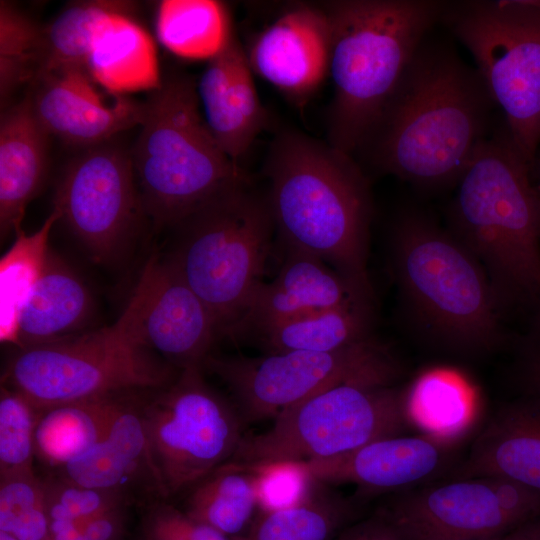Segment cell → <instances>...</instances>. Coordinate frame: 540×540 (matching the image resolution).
Returning a JSON list of instances; mask_svg holds the SVG:
<instances>
[{"label": "cell", "instance_id": "ee69618b", "mask_svg": "<svg viewBox=\"0 0 540 540\" xmlns=\"http://www.w3.org/2000/svg\"><path fill=\"white\" fill-rule=\"evenodd\" d=\"M533 180L540 196V152H538L532 167Z\"/></svg>", "mask_w": 540, "mask_h": 540}, {"label": "cell", "instance_id": "f1b7e54d", "mask_svg": "<svg viewBox=\"0 0 540 540\" xmlns=\"http://www.w3.org/2000/svg\"><path fill=\"white\" fill-rule=\"evenodd\" d=\"M233 27L226 6L211 0H163L156 13L161 44L187 59H210L226 42Z\"/></svg>", "mask_w": 540, "mask_h": 540}, {"label": "cell", "instance_id": "ffe728a7", "mask_svg": "<svg viewBox=\"0 0 540 540\" xmlns=\"http://www.w3.org/2000/svg\"><path fill=\"white\" fill-rule=\"evenodd\" d=\"M197 94L210 132L239 164L268 125L269 116L258 97L246 51L233 30L208 59L197 82Z\"/></svg>", "mask_w": 540, "mask_h": 540}, {"label": "cell", "instance_id": "836d02e7", "mask_svg": "<svg viewBox=\"0 0 540 540\" xmlns=\"http://www.w3.org/2000/svg\"><path fill=\"white\" fill-rule=\"evenodd\" d=\"M0 531L17 540H51L42 480L34 471L0 477Z\"/></svg>", "mask_w": 540, "mask_h": 540}, {"label": "cell", "instance_id": "f6af8a7d", "mask_svg": "<svg viewBox=\"0 0 540 540\" xmlns=\"http://www.w3.org/2000/svg\"><path fill=\"white\" fill-rule=\"evenodd\" d=\"M0 540H17L11 535L0 531Z\"/></svg>", "mask_w": 540, "mask_h": 540}, {"label": "cell", "instance_id": "d6a6232c", "mask_svg": "<svg viewBox=\"0 0 540 540\" xmlns=\"http://www.w3.org/2000/svg\"><path fill=\"white\" fill-rule=\"evenodd\" d=\"M42 27L8 1H0V94L32 82L40 64Z\"/></svg>", "mask_w": 540, "mask_h": 540}, {"label": "cell", "instance_id": "44dd1931", "mask_svg": "<svg viewBox=\"0 0 540 540\" xmlns=\"http://www.w3.org/2000/svg\"><path fill=\"white\" fill-rule=\"evenodd\" d=\"M454 477H497L540 493V397L522 395L503 406Z\"/></svg>", "mask_w": 540, "mask_h": 540}, {"label": "cell", "instance_id": "d4e9b609", "mask_svg": "<svg viewBox=\"0 0 540 540\" xmlns=\"http://www.w3.org/2000/svg\"><path fill=\"white\" fill-rule=\"evenodd\" d=\"M183 511L195 520L235 537H246L260 506L259 471L228 461L189 490Z\"/></svg>", "mask_w": 540, "mask_h": 540}, {"label": "cell", "instance_id": "5bb4252c", "mask_svg": "<svg viewBox=\"0 0 540 540\" xmlns=\"http://www.w3.org/2000/svg\"><path fill=\"white\" fill-rule=\"evenodd\" d=\"M410 540H473L540 518V493L497 477L459 478L407 491L382 508Z\"/></svg>", "mask_w": 540, "mask_h": 540}, {"label": "cell", "instance_id": "cb8c5ba5", "mask_svg": "<svg viewBox=\"0 0 540 540\" xmlns=\"http://www.w3.org/2000/svg\"><path fill=\"white\" fill-rule=\"evenodd\" d=\"M87 69L113 95L155 91L162 78L154 41L130 14L112 13L98 24Z\"/></svg>", "mask_w": 540, "mask_h": 540}, {"label": "cell", "instance_id": "d6986e66", "mask_svg": "<svg viewBox=\"0 0 540 540\" xmlns=\"http://www.w3.org/2000/svg\"><path fill=\"white\" fill-rule=\"evenodd\" d=\"M373 299L317 257L287 250L277 276L262 282L253 294L232 338L258 333L317 311Z\"/></svg>", "mask_w": 540, "mask_h": 540}, {"label": "cell", "instance_id": "ac0fdd59", "mask_svg": "<svg viewBox=\"0 0 540 540\" xmlns=\"http://www.w3.org/2000/svg\"><path fill=\"white\" fill-rule=\"evenodd\" d=\"M456 444L425 434L391 436L345 454L314 459L300 465L316 483H352L364 491L412 487L442 471Z\"/></svg>", "mask_w": 540, "mask_h": 540}, {"label": "cell", "instance_id": "b9f144b4", "mask_svg": "<svg viewBox=\"0 0 540 540\" xmlns=\"http://www.w3.org/2000/svg\"><path fill=\"white\" fill-rule=\"evenodd\" d=\"M126 507L117 506L81 522L77 540H119L125 528Z\"/></svg>", "mask_w": 540, "mask_h": 540}, {"label": "cell", "instance_id": "3957f363", "mask_svg": "<svg viewBox=\"0 0 540 540\" xmlns=\"http://www.w3.org/2000/svg\"><path fill=\"white\" fill-rule=\"evenodd\" d=\"M264 173L275 231L286 249L317 257L372 291L367 272L372 199L353 157L285 129L270 145Z\"/></svg>", "mask_w": 540, "mask_h": 540}, {"label": "cell", "instance_id": "2e32d148", "mask_svg": "<svg viewBox=\"0 0 540 540\" xmlns=\"http://www.w3.org/2000/svg\"><path fill=\"white\" fill-rule=\"evenodd\" d=\"M26 98L40 125L63 142L92 147L141 125L145 102L118 95L108 103L87 68L65 67L34 79Z\"/></svg>", "mask_w": 540, "mask_h": 540}, {"label": "cell", "instance_id": "603a6c76", "mask_svg": "<svg viewBox=\"0 0 540 540\" xmlns=\"http://www.w3.org/2000/svg\"><path fill=\"white\" fill-rule=\"evenodd\" d=\"M93 313L94 299L82 277L50 249L45 270L21 312L16 347L84 333Z\"/></svg>", "mask_w": 540, "mask_h": 540}, {"label": "cell", "instance_id": "7c38bea8", "mask_svg": "<svg viewBox=\"0 0 540 540\" xmlns=\"http://www.w3.org/2000/svg\"><path fill=\"white\" fill-rule=\"evenodd\" d=\"M203 369L227 385L244 423L274 419L288 407L335 385L389 386L399 375L395 357L371 337L334 351H288L260 357L209 355Z\"/></svg>", "mask_w": 540, "mask_h": 540}, {"label": "cell", "instance_id": "52a82bcc", "mask_svg": "<svg viewBox=\"0 0 540 540\" xmlns=\"http://www.w3.org/2000/svg\"><path fill=\"white\" fill-rule=\"evenodd\" d=\"M140 298L133 294L107 327L43 345L18 349L2 382L37 409L169 386L180 370L143 342Z\"/></svg>", "mask_w": 540, "mask_h": 540}, {"label": "cell", "instance_id": "60d3db41", "mask_svg": "<svg viewBox=\"0 0 540 540\" xmlns=\"http://www.w3.org/2000/svg\"><path fill=\"white\" fill-rule=\"evenodd\" d=\"M334 540H410L382 508L371 517L345 527Z\"/></svg>", "mask_w": 540, "mask_h": 540}, {"label": "cell", "instance_id": "f546056e", "mask_svg": "<svg viewBox=\"0 0 540 540\" xmlns=\"http://www.w3.org/2000/svg\"><path fill=\"white\" fill-rule=\"evenodd\" d=\"M60 215L53 209L32 234L22 230L0 259V340L17 346L21 312L40 280L49 255V236Z\"/></svg>", "mask_w": 540, "mask_h": 540}, {"label": "cell", "instance_id": "1f68e13d", "mask_svg": "<svg viewBox=\"0 0 540 540\" xmlns=\"http://www.w3.org/2000/svg\"><path fill=\"white\" fill-rule=\"evenodd\" d=\"M351 514L343 498L309 492L291 506L261 510L246 540H334Z\"/></svg>", "mask_w": 540, "mask_h": 540}, {"label": "cell", "instance_id": "ba28073f", "mask_svg": "<svg viewBox=\"0 0 540 540\" xmlns=\"http://www.w3.org/2000/svg\"><path fill=\"white\" fill-rule=\"evenodd\" d=\"M165 257L212 314L218 335L233 337L263 282L275 225L268 196L237 186L178 225Z\"/></svg>", "mask_w": 540, "mask_h": 540}, {"label": "cell", "instance_id": "7bdbcfd3", "mask_svg": "<svg viewBox=\"0 0 540 540\" xmlns=\"http://www.w3.org/2000/svg\"><path fill=\"white\" fill-rule=\"evenodd\" d=\"M473 540H540V518L505 534Z\"/></svg>", "mask_w": 540, "mask_h": 540}, {"label": "cell", "instance_id": "f35d334b", "mask_svg": "<svg viewBox=\"0 0 540 540\" xmlns=\"http://www.w3.org/2000/svg\"><path fill=\"white\" fill-rule=\"evenodd\" d=\"M254 468L259 471L261 510L291 506L309 493L303 487L305 481L312 480L297 463Z\"/></svg>", "mask_w": 540, "mask_h": 540}, {"label": "cell", "instance_id": "6da1fadb", "mask_svg": "<svg viewBox=\"0 0 540 540\" xmlns=\"http://www.w3.org/2000/svg\"><path fill=\"white\" fill-rule=\"evenodd\" d=\"M496 108L477 69L430 33L359 152L423 190L454 186L494 130Z\"/></svg>", "mask_w": 540, "mask_h": 540}, {"label": "cell", "instance_id": "484cf974", "mask_svg": "<svg viewBox=\"0 0 540 540\" xmlns=\"http://www.w3.org/2000/svg\"><path fill=\"white\" fill-rule=\"evenodd\" d=\"M124 395L41 409L35 429V459L55 471L82 456L102 439Z\"/></svg>", "mask_w": 540, "mask_h": 540}, {"label": "cell", "instance_id": "5b68a950", "mask_svg": "<svg viewBox=\"0 0 540 540\" xmlns=\"http://www.w3.org/2000/svg\"><path fill=\"white\" fill-rule=\"evenodd\" d=\"M131 158L145 218L174 228L227 191L252 181L219 146L200 111L197 82L170 72L145 102Z\"/></svg>", "mask_w": 540, "mask_h": 540}, {"label": "cell", "instance_id": "7a4b0ae2", "mask_svg": "<svg viewBox=\"0 0 540 540\" xmlns=\"http://www.w3.org/2000/svg\"><path fill=\"white\" fill-rule=\"evenodd\" d=\"M448 230L483 268L503 315L540 313V196L506 124L475 149L456 183Z\"/></svg>", "mask_w": 540, "mask_h": 540}, {"label": "cell", "instance_id": "e0dca14e", "mask_svg": "<svg viewBox=\"0 0 540 540\" xmlns=\"http://www.w3.org/2000/svg\"><path fill=\"white\" fill-rule=\"evenodd\" d=\"M330 50L325 10L298 4L256 35L246 54L254 73L303 107L329 76Z\"/></svg>", "mask_w": 540, "mask_h": 540}, {"label": "cell", "instance_id": "9c48e42d", "mask_svg": "<svg viewBox=\"0 0 540 540\" xmlns=\"http://www.w3.org/2000/svg\"><path fill=\"white\" fill-rule=\"evenodd\" d=\"M441 22L468 49L518 151L540 147V0L449 2Z\"/></svg>", "mask_w": 540, "mask_h": 540}, {"label": "cell", "instance_id": "8992f818", "mask_svg": "<svg viewBox=\"0 0 540 540\" xmlns=\"http://www.w3.org/2000/svg\"><path fill=\"white\" fill-rule=\"evenodd\" d=\"M392 268L408 312L432 341L468 353L506 341L504 317L483 268L427 213L407 210L396 221Z\"/></svg>", "mask_w": 540, "mask_h": 540}, {"label": "cell", "instance_id": "ab89813d", "mask_svg": "<svg viewBox=\"0 0 540 540\" xmlns=\"http://www.w3.org/2000/svg\"><path fill=\"white\" fill-rule=\"evenodd\" d=\"M515 381L525 396L540 397V313L529 319L528 331L517 341Z\"/></svg>", "mask_w": 540, "mask_h": 540}, {"label": "cell", "instance_id": "30bf717a", "mask_svg": "<svg viewBox=\"0 0 540 540\" xmlns=\"http://www.w3.org/2000/svg\"><path fill=\"white\" fill-rule=\"evenodd\" d=\"M266 431L244 436L230 461L250 467L330 458L398 436L408 424L402 391L345 383L280 412Z\"/></svg>", "mask_w": 540, "mask_h": 540}, {"label": "cell", "instance_id": "e575fe53", "mask_svg": "<svg viewBox=\"0 0 540 540\" xmlns=\"http://www.w3.org/2000/svg\"><path fill=\"white\" fill-rule=\"evenodd\" d=\"M52 473L84 487L120 492L129 498L139 486L160 500L139 470L104 436L82 456Z\"/></svg>", "mask_w": 540, "mask_h": 540}, {"label": "cell", "instance_id": "4316f807", "mask_svg": "<svg viewBox=\"0 0 540 540\" xmlns=\"http://www.w3.org/2000/svg\"><path fill=\"white\" fill-rule=\"evenodd\" d=\"M402 393L407 422L422 434L456 444L472 425L476 413L474 393L453 372H424Z\"/></svg>", "mask_w": 540, "mask_h": 540}, {"label": "cell", "instance_id": "8d00e7d4", "mask_svg": "<svg viewBox=\"0 0 540 540\" xmlns=\"http://www.w3.org/2000/svg\"><path fill=\"white\" fill-rule=\"evenodd\" d=\"M41 480L50 522H83L114 507L127 505L130 499L120 492L72 483L54 473Z\"/></svg>", "mask_w": 540, "mask_h": 540}, {"label": "cell", "instance_id": "74e56055", "mask_svg": "<svg viewBox=\"0 0 540 540\" xmlns=\"http://www.w3.org/2000/svg\"><path fill=\"white\" fill-rule=\"evenodd\" d=\"M142 531L145 540H246L195 520L165 500H156L148 507Z\"/></svg>", "mask_w": 540, "mask_h": 540}, {"label": "cell", "instance_id": "4dcf8cb0", "mask_svg": "<svg viewBox=\"0 0 540 540\" xmlns=\"http://www.w3.org/2000/svg\"><path fill=\"white\" fill-rule=\"evenodd\" d=\"M138 3L127 0H82L68 3L42 27L40 64L34 79L65 67L87 68L98 24L112 13L133 15Z\"/></svg>", "mask_w": 540, "mask_h": 540}, {"label": "cell", "instance_id": "7402d4cb", "mask_svg": "<svg viewBox=\"0 0 540 540\" xmlns=\"http://www.w3.org/2000/svg\"><path fill=\"white\" fill-rule=\"evenodd\" d=\"M51 136L35 118L27 99L5 109L0 120V231H21L28 204L41 190Z\"/></svg>", "mask_w": 540, "mask_h": 540}, {"label": "cell", "instance_id": "277c9868", "mask_svg": "<svg viewBox=\"0 0 540 540\" xmlns=\"http://www.w3.org/2000/svg\"><path fill=\"white\" fill-rule=\"evenodd\" d=\"M448 1L337 0L322 4L331 27L334 96L328 143L361 150Z\"/></svg>", "mask_w": 540, "mask_h": 540}, {"label": "cell", "instance_id": "83f0119b", "mask_svg": "<svg viewBox=\"0 0 540 540\" xmlns=\"http://www.w3.org/2000/svg\"><path fill=\"white\" fill-rule=\"evenodd\" d=\"M373 299L317 311L257 333L268 353L334 351L370 338Z\"/></svg>", "mask_w": 540, "mask_h": 540}, {"label": "cell", "instance_id": "d590c367", "mask_svg": "<svg viewBox=\"0 0 540 540\" xmlns=\"http://www.w3.org/2000/svg\"><path fill=\"white\" fill-rule=\"evenodd\" d=\"M39 412L21 393L1 384L0 477L33 471Z\"/></svg>", "mask_w": 540, "mask_h": 540}, {"label": "cell", "instance_id": "4fadbf2b", "mask_svg": "<svg viewBox=\"0 0 540 540\" xmlns=\"http://www.w3.org/2000/svg\"><path fill=\"white\" fill-rule=\"evenodd\" d=\"M53 209L93 261H117L145 217L131 152L112 140L84 148L65 166Z\"/></svg>", "mask_w": 540, "mask_h": 540}, {"label": "cell", "instance_id": "8fae6325", "mask_svg": "<svg viewBox=\"0 0 540 540\" xmlns=\"http://www.w3.org/2000/svg\"><path fill=\"white\" fill-rule=\"evenodd\" d=\"M199 366L143 400L142 412L154 479L161 500L188 491L234 456L243 435L235 407Z\"/></svg>", "mask_w": 540, "mask_h": 540}, {"label": "cell", "instance_id": "9a60e30c", "mask_svg": "<svg viewBox=\"0 0 540 540\" xmlns=\"http://www.w3.org/2000/svg\"><path fill=\"white\" fill-rule=\"evenodd\" d=\"M143 342L175 368L203 364L219 337L215 320L165 257L153 254L135 287Z\"/></svg>", "mask_w": 540, "mask_h": 540}]
</instances>
